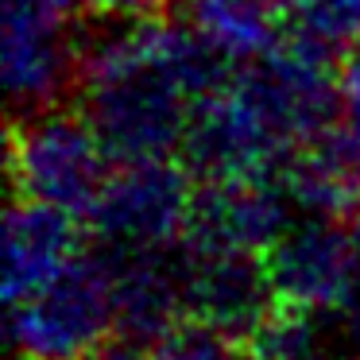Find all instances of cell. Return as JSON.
<instances>
[{
  "label": "cell",
  "instance_id": "obj_1",
  "mask_svg": "<svg viewBox=\"0 0 360 360\" xmlns=\"http://www.w3.org/2000/svg\"><path fill=\"white\" fill-rule=\"evenodd\" d=\"M112 167L117 163L82 109L58 105L16 117L8 128V179L16 198L58 205L86 221Z\"/></svg>",
  "mask_w": 360,
  "mask_h": 360
},
{
  "label": "cell",
  "instance_id": "obj_2",
  "mask_svg": "<svg viewBox=\"0 0 360 360\" xmlns=\"http://www.w3.org/2000/svg\"><path fill=\"white\" fill-rule=\"evenodd\" d=\"M89 0H4L0 58L16 117L58 109L82 86V27Z\"/></svg>",
  "mask_w": 360,
  "mask_h": 360
},
{
  "label": "cell",
  "instance_id": "obj_3",
  "mask_svg": "<svg viewBox=\"0 0 360 360\" xmlns=\"http://www.w3.org/2000/svg\"><path fill=\"white\" fill-rule=\"evenodd\" d=\"M12 310V341L24 360H86L117 337L112 267L105 252H82L47 287Z\"/></svg>",
  "mask_w": 360,
  "mask_h": 360
},
{
  "label": "cell",
  "instance_id": "obj_4",
  "mask_svg": "<svg viewBox=\"0 0 360 360\" xmlns=\"http://www.w3.org/2000/svg\"><path fill=\"white\" fill-rule=\"evenodd\" d=\"M194 174L179 159H140L117 163L101 198L86 217V229L101 248L143 252L186 240Z\"/></svg>",
  "mask_w": 360,
  "mask_h": 360
},
{
  "label": "cell",
  "instance_id": "obj_5",
  "mask_svg": "<svg viewBox=\"0 0 360 360\" xmlns=\"http://www.w3.org/2000/svg\"><path fill=\"white\" fill-rule=\"evenodd\" d=\"M360 259V217L306 213L264 252L271 287L283 306L333 314L349 295Z\"/></svg>",
  "mask_w": 360,
  "mask_h": 360
},
{
  "label": "cell",
  "instance_id": "obj_6",
  "mask_svg": "<svg viewBox=\"0 0 360 360\" xmlns=\"http://www.w3.org/2000/svg\"><path fill=\"white\" fill-rule=\"evenodd\" d=\"M290 151L256 117L240 89L229 82L221 94L205 97L190 112L182 140V163L198 182L205 179H283Z\"/></svg>",
  "mask_w": 360,
  "mask_h": 360
},
{
  "label": "cell",
  "instance_id": "obj_7",
  "mask_svg": "<svg viewBox=\"0 0 360 360\" xmlns=\"http://www.w3.org/2000/svg\"><path fill=\"white\" fill-rule=\"evenodd\" d=\"M179 256L186 318L205 321L244 345L279 310V295H275L259 252L198 248V244L182 240Z\"/></svg>",
  "mask_w": 360,
  "mask_h": 360
},
{
  "label": "cell",
  "instance_id": "obj_8",
  "mask_svg": "<svg viewBox=\"0 0 360 360\" xmlns=\"http://www.w3.org/2000/svg\"><path fill=\"white\" fill-rule=\"evenodd\" d=\"M298 217L283 179H205L194 186L186 240L198 248L264 256Z\"/></svg>",
  "mask_w": 360,
  "mask_h": 360
},
{
  "label": "cell",
  "instance_id": "obj_9",
  "mask_svg": "<svg viewBox=\"0 0 360 360\" xmlns=\"http://www.w3.org/2000/svg\"><path fill=\"white\" fill-rule=\"evenodd\" d=\"M86 221L58 205L12 198L4 217V298L24 302L82 256Z\"/></svg>",
  "mask_w": 360,
  "mask_h": 360
},
{
  "label": "cell",
  "instance_id": "obj_10",
  "mask_svg": "<svg viewBox=\"0 0 360 360\" xmlns=\"http://www.w3.org/2000/svg\"><path fill=\"white\" fill-rule=\"evenodd\" d=\"M112 267V298H117V337L136 345H155L174 321L186 318L182 302V256L179 244L143 252L101 248Z\"/></svg>",
  "mask_w": 360,
  "mask_h": 360
},
{
  "label": "cell",
  "instance_id": "obj_11",
  "mask_svg": "<svg viewBox=\"0 0 360 360\" xmlns=\"http://www.w3.org/2000/svg\"><path fill=\"white\" fill-rule=\"evenodd\" d=\"M233 66H248L287 35L279 0H182V16Z\"/></svg>",
  "mask_w": 360,
  "mask_h": 360
},
{
  "label": "cell",
  "instance_id": "obj_12",
  "mask_svg": "<svg viewBox=\"0 0 360 360\" xmlns=\"http://www.w3.org/2000/svg\"><path fill=\"white\" fill-rule=\"evenodd\" d=\"M287 32L345 58L360 47V0H279Z\"/></svg>",
  "mask_w": 360,
  "mask_h": 360
},
{
  "label": "cell",
  "instance_id": "obj_13",
  "mask_svg": "<svg viewBox=\"0 0 360 360\" xmlns=\"http://www.w3.org/2000/svg\"><path fill=\"white\" fill-rule=\"evenodd\" d=\"M151 360H248V349L198 318H182L151 345Z\"/></svg>",
  "mask_w": 360,
  "mask_h": 360
},
{
  "label": "cell",
  "instance_id": "obj_14",
  "mask_svg": "<svg viewBox=\"0 0 360 360\" xmlns=\"http://www.w3.org/2000/svg\"><path fill=\"white\" fill-rule=\"evenodd\" d=\"M337 124L360 140V47L341 58V117Z\"/></svg>",
  "mask_w": 360,
  "mask_h": 360
},
{
  "label": "cell",
  "instance_id": "obj_15",
  "mask_svg": "<svg viewBox=\"0 0 360 360\" xmlns=\"http://www.w3.org/2000/svg\"><path fill=\"white\" fill-rule=\"evenodd\" d=\"M171 0H89L94 12H117V16H155Z\"/></svg>",
  "mask_w": 360,
  "mask_h": 360
},
{
  "label": "cell",
  "instance_id": "obj_16",
  "mask_svg": "<svg viewBox=\"0 0 360 360\" xmlns=\"http://www.w3.org/2000/svg\"><path fill=\"white\" fill-rule=\"evenodd\" d=\"M86 360H151V349L148 345H136L128 337H109L97 352H89Z\"/></svg>",
  "mask_w": 360,
  "mask_h": 360
}]
</instances>
